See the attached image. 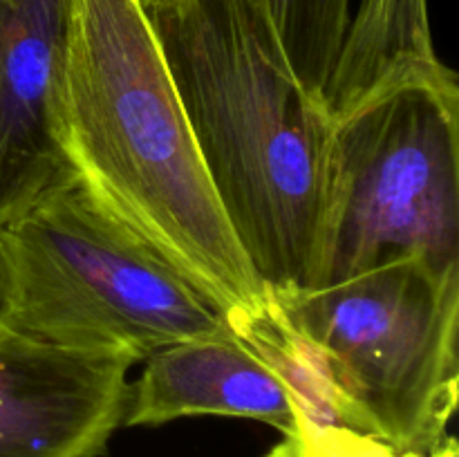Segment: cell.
Returning <instances> with one entry per match:
<instances>
[{
    "label": "cell",
    "instance_id": "8fae6325",
    "mask_svg": "<svg viewBox=\"0 0 459 457\" xmlns=\"http://www.w3.org/2000/svg\"><path fill=\"white\" fill-rule=\"evenodd\" d=\"M269 21L296 79L325 101L352 21V0H264Z\"/></svg>",
    "mask_w": 459,
    "mask_h": 457
},
{
    "label": "cell",
    "instance_id": "5b68a950",
    "mask_svg": "<svg viewBox=\"0 0 459 457\" xmlns=\"http://www.w3.org/2000/svg\"><path fill=\"white\" fill-rule=\"evenodd\" d=\"M459 269V81H399L334 124L330 195L314 287L385 260Z\"/></svg>",
    "mask_w": 459,
    "mask_h": 457
},
{
    "label": "cell",
    "instance_id": "30bf717a",
    "mask_svg": "<svg viewBox=\"0 0 459 457\" xmlns=\"http://www.w3.org/2000/svg\"><path fill=\"white\" fill-rule=\"evenodd\" d=\"M233 334L249 345L290 392L299 424L309 428H352L366 433L361 417L341 390L325 352L287 318L272 294L251 314L229 318Z\"/></svg>",
    "mask_w": 459,
    "mask_h": 457
},
{
    "label": "cell",
    "instance_id": "52a82bcc",
    "mask_svg": "<svg viewBox=\"0 0 459 457\" xmlns=\"http://www.w3.org/2000/svg\"><path fill=\"white\" fill-rule=\"evenodd\" d=\"M72 0H0V227L79 179L61 130Z\"/></svg>",
    "mask_w": 459,
    "mask_h": 457
},
{
    "label": "cell",
    "instance_id": "9c48e42d",
    "mask_svg": "<svg viewBox=\"0 0 459 457\" xmlns=\"http://www.w3.org/2000/svg\"><path fill=\"white\" fill-rule=\"evenodd\" d=\"M444 70L430 34L429 0H359L327 85V110L336 124L381 90Z\"/></svg>",
    "mask_w": 459,
    "mask_h": 457
},
{
    "label": "cell",
    "instance_id": "6da1fadb",
    "mask_svg": "<svg viewBox=\"0 0 459 457\" xmlns=\"http://www.w3.org/2000/svg\"><path fill=\"white\" fill-rule=\"evenodd\" d=\"M224 215L269 289L314 287L334 119L264 0H142Z\"/></svg>",
    "mask_w": 459,
    "mask_h": 457
},
{
    "label": "cell",
    "instance_id": "8992f818",
    "mask_svg": "<svg viewBox=\"0 0 459 457\" xmlns=\"http://www.w3.org/2000/svg\"><path fill=\"white\" fill-rule=\"evenodd\" d=\"M0 325V457H101L128 406V370Z\"/></svg>",
    "mask_w": 459,
    "mask_h": 457
},
{
    "label": "cell",
    "instance_id": "7c38bea8",
    "mask_svg": "<svg viewBox=\"0 0 459 457\" xmlns=\"http://www.w3.org/2000/svg\"><path fill=\"white\" fill-rule=\"evenodd\" d=\"M264 457H459V451L453 435H448L446 442L433 453H408L352 428H309L296 424V428L282 435V442Z\"/></svg>",
    "mask_w": 459,
    "mask_h": 457
},
{
    "label": "cell",
    "instance_id": "277c9868",
    "mask_svg": "<svg viewBox=\"0 0 459 457\" xmlns=\"http://www.w3.org/2000/svg\"><path fill=\"white\" fill-rule=\"evenodd\" d=\"M269 294L325 352L366 435L408 453L446 442L459 399V269L402 255L336 285Z\"/></svg>",
    "mask_w": 459,
    "mask_h": 457
},
{
    "label": "cell",
    "instance_id": "ba28073f",
    "mask_svg": "<svg viewBox=\"0 0 459 457\" xmlns=\"http://www.w3.org/2000/svg\"><path fill=\"white\" fill-rule=\"evenodd\" d=\"M242 417L291 433L299 410L272 367L236 334L166 345L143 358L128 388L124 426H161L179 417Z\"/></svg>",
    "mask_w": 459,
    "mask_h": 457
},
{
    "label": "cell",
    "instance_id": "4fadbf2b",
    "mask_svg": "<svg viewBox=\"0 0 459 457\" xmlns=\"http://www.w3.org/2000/svg\"><path fill=\"white\" fill-rule=\"evenodd\" d=\"M4 307H7V273H4V260L0 251V321H3Z\"/></svg>",
    "mask_w": 459,
    "mask_h": 457
},
{
    "label": "cell",
    "instance_id": "3957f363",
    "mask_svg": "<svg viewBox=\"0 0 459 457\" xmlns=\"http://www.w3.org/2000/svg\"><path fill=\"white\" fill-rule=\"evenodd\" d=\"M7 307L0 325L74 352L139 363L166 345L233 334L213 298L81 184L0 227Z\"/></svg>",
    "mask_w": 459,
    "mask_h": 457
},
{
    "label": "cell",
    "instance_id": "7a4b0ae2",
    "mask_svg": "<svg viewBox=\"0 0 459 457\" xmlns=\"http://www.w3.org/2000/svg\"><path fill=\"white\" fill-rule=\"evenodd\" d=\"M63 146L81 184L229 318L263 305L142 0H72Z\"/></svg>",
    "mask_w": 459,
    "mask_h": 457
}]
</instances>
